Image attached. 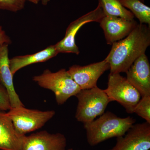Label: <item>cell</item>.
I'll return each mask as SVG.
<instances>
[{"label": "cell", "mask_w": 150, "mask_h": 150, "mask_svg": "<svg viewBox=\"0 0 150 150\" xmlns=\"http://www.w3.org/2000/svg\"><path fill=\"white\" fill-rule=\"evenodd\" d=\"M150 123L134 124L126 134L117 137L115 146L109 150H149Z\"/></svg>", "instance_id": "obj_8"}, {"label": "cell", "mask_w": 150, "mask_h": 150, "mask_svg": "<svg viewBox=\"0 0 150 150\" xmlns=\"http://www.w3.org/2000/svg\"><path fill=\"white\" fill-rule=\"evenodd\" d=\"M126 74V79L139 92L141 97L150 96V65L146 54L139 57Z\"/></svg>", "instance_id": "obj_11"}, {"label": "cell", "mask_w": 150, "mask_h": 150, "mask_svg": "<svg viewBox=\"0 0 150 150\" xmlns=\"http://www.w3.org/2000/svg\"><path fill=\"white\" fill-rule=\"evenodd\" d=\"M141 1H142V2H144V0H141Z\"/></svg>", "instance_id": "obj_25"}, {"label": "cell", "mask_w": 150, "mask_h": 150, "mask_svg": "<svg viewBox=\"0 0 150 150\" xmlns=\"http://www.w3.org/2000/svg\"><path fill=\"white\" fill-rule=\"evenodd\" d=\"M59 54L55 45H51L34 54L15 56L9 59L11 72L14 76L18 71L24 67L32 64L46 62Z\"/></svg>", "instance_id": "obj_15"}, {"label": "cell", "mask_w": 150, "mask_h": 150, "mask_svg": "<svg viewBox=\"0 0 150 150\" xmlns=\"http://www.w3.org/2000/svg\"><path fill=\"white\" fill-rule=\"evenodd\" d=\"M150 45V26L137 24L126 38L112 44L105 58L110 65V74L126 73L132 64Z\"/></svg>", "instance_id": "obj_1"}, {"label": "cell", "mask_w": 150, "mask_h": 150, "mask_svg": "<svg viewBox=\"0 0 150 150\" xmlns=\"http://www.w3.org/2000/svg\"><path fill=\"white\" fill-rule=\"evenodd\" d=\"M136 121L131 116L120 118L110 111L104 112L96 120L84 123L88 143L93 146L108 139L124 136Z\"/></svg>", "instance_id": "obj_2"}, {"label": "cell", "mask_w": 150, "mask_h": 150, "mask_svg": "<svg viewBox=\"0 0 150 150\" xmlns=\"http://www.w3.org/2000/svg\"><path fill=\"white\" fill-rule=\"evenodd\" d=\"M50 1V0H40V1L41 2V4L43 6L47 5Z\"/></svg>", "instance_id": "obj_22"}, {"label": "cell", "mask_w": 150, "mask_h": 150, "mask_svg": "<svg viewBox=\"0 0 150 150\" xmlns=\"http://www.w3.org/2000/svg\"><path fill=\"white\" fill-rule=\"evenodd\" d=\"M24 1H28L30 2L33 3V4H37L40 2V0H24Z\"/></svg>", "instance_id": "obj_23"}, {"label": "cell", "mask_w": 150, "mask_h": 150, "mask_svg": "<svg viewBox=\"0 0 150 150\" xmlns=\"http://www.w3.org/2000/svg\"><path fill=\"white\" fill-rule=\"evenodd\" d=\"M11 108L9 96L7 90L0 83V111H8Z\"/></svg>", "instance_id": "obj_20"}, {"label": "cell", "mask_w": 150, "mask_h": 150, "mask_svg": "<svg viewBox=\"0 0 150 150\" xmlns=\"http://www.w3.org/2000/svg\"><path fill=\"white\" fill-rule=\"evenodd\" d=\"M33 80L41 87L53 91L59 105L64 104L71 97L76 96L81 90L65 69L56 72L45 70L41 74L34 76Z\"/></svg>", "instance_id": "obj_3"}, {"label": "cell", "mask_w": 150, "mask_h": 150, "mask_svg": "<svg viewBox=\"0 0 150 150\" xmlns=\"http://www.w3.org/2000/svg\"><path fill=\"white\" fill-rule=\"evenodd\" d=\"M67 150H73V149H68Z\"/></svg>", "instance_id": "obj_24"}, {"label": "cell", "mask_w": 150, "mask_h": 150, "mask_svg": "<svg viewBox=\"0 0 150 150\" xmlns=\"http://www.w3.org/2000/svg\"><path fill=\"white\" fill-rule=\"evenodd\" d=\"M6 113L16 131L25 135L42 128L54 117L55 111L30 109L23 106L11 108Z\"/></svg>", "instance_id": "obj_6"}, {"label": "cell", "mask_w": 150, "mask_h": 150, "mask_svg": "<svg viewBox=\"0 0 150 150\" xmlns=\"http://www.w3.org/2000/svg\"><path fill=\"white\" fill-rule=\"evenodd\" d=\"M25 136L16 131L6 112L0 111V150H20Z\"/></svg>", "instance_id": "obj_14"}, {"label": "cell", "mask_w": 150, "mask_h": 150, "mask_svg": "<svg viewBox=\"0 0 150 150\" xmlns=\"http://www.w3.org/2000/svg\"><path fill=\"white\" fill-rule=\"evenodd\" d=\"M108 70H110V65L104 59L86 66L74 65L69 68L68 71L81 90H83L97 86L98 79Z\"/></svg>", "instance_id": "obj_9"}, {"label": "cell", "mask_w": 150, "mask_h": 150, "mask_svg": "<svg viewBox=\"0 0 150 150\" xmlns=\"http://www.w3.org/2000/svg\"><path fill=\"white\" fill-rule=\"evenodd\" d=\"M25 2L24 0H0V10L16 12L24 8Z\"/></svg>", "instance_id": "obj_19"}, {"label": "cell", "mask_w": 150, "mask_h": 150, "mask_svg": "<svg viewBox=\"0 0 150 150\" xmlns=\"http://www.w3.org/2000/svg\"><path fill=\"white\" fill-rule=\"evenodd\" d=\"M111 101H117L126 112L134 113V110L141 99L139 92L120 74H110L107 88L104 90Z\"/></svg>", "instance_id": "obj_5"}, {"label": "cell", "mask_w": 150, "mask_h": 150, "mask_svg": "<svg viewBox=\"0 0 150 150\" xmlns=\"http://www.w3.org/2000/svg\"><path fill=\"white\" fill-rule=\"evenodd\" d=\"M11 40L8 35L0 25V46L3 44H9L11 43Z\"/></svg>", "instance_id": "obj_21"}, {"label": "cell", "mask_w": 150, "mask_h": 150, "mask_svg": "<svg viewBox=\"0 0 150 150\" xmlns=\"http://www.w3.org/2000/svg\"><path fill=\"white\" fill-rule=\"evenodd\" d=\"M8 44L0 46V83L6 88L11 108L24 106L16 91L13 75L11 72L8 57Z\"/></svg>", "instance_id": "obj_13"}, {"label": "cell", "mask_w": 150, "mask_h": 150, "mask_svg": "<svg viewBox=\"0 0 150 150\" xmlns=\"http://www.w3.org/2000/svg\"><path fill=\"white\" fill-rule=\"evenodd\" d=\"M99 23L103 30L106 43L108 45H112L126 38L138 24L134 19L127 20L107 16H105Z\"/></svg>", "instance_id": "obj_12"}, {"label": "cell", "mask_w": 150, "mask_h": 150, "mask_svg": "<svg viewBox=\"0 0 150 150\" xmlns=\"http://www.w3.org/2000/svg\"><path fill=\"white\" fill-rule=\"evenodd\" d=\"M67 139L61 133L40 131L25 136L20 150H66Z\"/></svg>", "instance_id": "obj_10"}, {"label": "cell", "mask_w": 150, "mask_h": 150, "mask_svg": "<svg viewBox=\"0 0 150 150\" xmlns=\"http://www.w3.org/2000/svg\"><path fill=\"white\" fill-rule=\"evenodd\" d=\"M134 110V113L150 123V96L142 97Z\"/></svg>", "instance_id": "obj_18"}, {"label": "cell", "mask_w": 150, "mask_h": 150, "mask_svg": "<svg viewBox=\"0 0 150 150\" xmlns=\"http://www.w3.org/2000/svg\"><path fill=\"white\" fill-rule=\"evenodd\" d=\"M76 96L78 103L75 118L83 124L91 122L103 114L110 102L104 90L97 86L81 90Z\"/></svg>", "instance_id": "obj_4"}, {"label": "cell", "mask_w": 150, "mask_h": 150, "mask_svg": "<svg viewBox=\"0 0 150 150\" xmlns=\"http://www.w3.org/2000/svg\"><path fill=\"white\" fill-rule=\"evenodd\" d=\"M98 4L105 16L121 18L127 20L134 19L133 14L124 7L119 0H98Z\"/></svg>", "instance_id": "obj_16"}, {"label": "cell", "mask_w": 150, "mask_h": 150, "mask_svg": "<svg viewBox=\"0 0 150 150\" xmlns=\"http://www.w3.org/2000/svg\"><path fill=\"white\" fill-rule=\"evenodd\" d=\"M122 5L139 19L141 24L150 26V8L141 0H119Z\"/></svg>", "instance_id": "obj_17"}, {"label": "cell", "mask_w": 150, "mask_h": 150, "mask_svg": "<svg viewBox=\"0 0 150 150\" xmlns=\"http://www.w3.org/2000/svg\"><path fill=\"white\" fill-rule=\"evenodd\" d=\"M105 16L102 9L98 5L95 9L71 23L67 28L64 37L54 45L58 53H72L79 55L80 51L76 44L75 38L79 30L84 25L89 23H99Z\"/></svg>", "instance_id": "obj_7"}]
</instances>
